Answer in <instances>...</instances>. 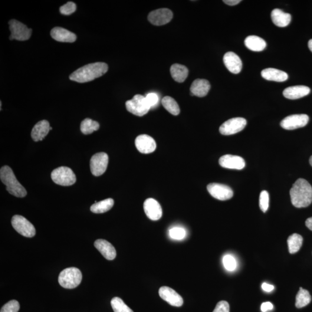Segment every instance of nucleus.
Returning a JSON list of instances; mask_svg holds the SVG:
<instances>
[{"label": "nucleus", "instance_id": "f257e3e1", "mask_svg": "<svg viewBox=\"0 0 312 312\" xmlns=\"http://www.w3.org/2000/svg\"><path fill=\"white\" fill-rule=\"evenodd\" d=\"M292 204L298 208H306L312 202V187L307 180L300 178L290 191Z\"/></svg>", "mask_w": 312, "mask_h": 312}, {"label": "nucleus", "instance_id": "f03ea898", "mask_svg": "<svg viewBox=\"0 0 312 312\" xmlns=\"http://www.w3.org/2000/svg\"><path fill=\"white\" fill-rule=\"evenodd\" d=\"M108 70V65L105 62H94L78 69L70 75V80L78 83H86L103 76Z\"/></svg>", "mask_w": 312, "mask_h": 312}, {"label": "nucleus", "instance_id": "7ed1b4c3", "mask_svg": "<svg viewBox=\"0 0 312 312\" xmlns=\"http://www.w3.org/2000/svg\"><path fill=\"white\" fill-rule=\"evenodd\" d=\"M0 179L11 195L19 198H24L27 195V191L25 187L19 182L12 170L9 166L2 167L0 170Z\"/></svg>", "mask_w": 312, "mask_h": 312}, {"label": "nucleus", "instance_id": "20e7f679", "mask_svg": "<svg viewBox=\"0 0 312 312\" xmlns=\"http://www.w3.org/2000/svg\"><path fill=\"white\" fill-rule=\"evenodd\" d=\"M82 274L77 268L71 267L64 269L58 277V283L65 288H76L81 283Z\"/></svg>", "mask_w": 312, "mask_h": 312}, {"label": "nucleus", "instance_id": "39448f33", "mask_svg": "<svg viewBox=\"0 0 312 312\" xmlns=\"http://www.w3.org/2000/svg\"><path fill=\"white\" fill-rule=\"evenodd\" d=\"M52 180L57 185L69 186L76 182L77 178L73 170L67 167H60L51 173Z\"/></svg>", "mask_w": 312, "mask_h": 312}, {"label": "nucleus", "instance_id": "423d86ee", "mask_svg": "<svg viewBox=\"0 0 312 312\" xmlns=\"http://www.w3.org/2000/svg\"><path fill=\"white\" fill-rule=\"evenodd\" d=\"M126 106L128 111L138 116H144L150 109L145 97L140 94H137L132 99L127 101Z\"/></svg>", "mask_w": 312, "mask_h": 312}, {"label": "nucleus", "instance_id": "0eeeda50", "mask_svg": "<svg viewBox=\"0 0 312 312\" xmlns=\"http://www.w3.org/2000/svg\"><path fill=\"white\" fill-rule=\"evenodd\" d=\"M9 29L11 32L10 40L16 39L18 41H26L31 37L32 29L28 28L27 26L23 24L16 20L13 19L8 23Z\"/></svg>", "mask_w": 312, "mask_h": 312}, {"label": "nucleus", "instance_id": "6e6552de", "mask_svg": "<svg viewBox=\"0 0 312 312\" xmlns=\"http://www.w3.org/2000/svg\"><path fill=\"white\" fill-rule=\"evenodd\" d=\"M11 223L15 230L26 237L31 238L35 235L34 226L24 216L21 215L13 216Z\"/></svg>", "mask_w": 312, "mask_h": 312}, {"label": "nucleus", "instance_id": "1a4fd4ad", "mask_svg": "<svg viewBox=\"0 0 312 312\" xmlns=\"http://www.w3.org/2000/svg\"><path fill=\"white\" fill-rule=\"evenodd\" d=\"M247 124L243 117H234L226 121L220 127L219 131L224 136H230L240 132L245 129Z\"/></svg>", "mask_w": 312, "mask_h": 312}, {"label": "nucleus", "instance_id": "9d476101", "mask_svg": "<svg viewBox=\"0 0 312 312\" xmlns=\"http://www.w3.org/2000/svg\"><path fill=\"white\" fill-rule=\"evenodd\" d=\"M109 157L106 153L101 152L94 154L90 160V170L96 176H101L106 171Z\"/></svg>", "mask_w": 312, "mask_h": 312}, {"label": "nucleus", "instance_id": "9b49d317", "mask_svg": "<svg viewBox=\"0 0 312 312\" xmlns=\"http://www.w3.org/2000/svg\"><path fill=\"white\" fill-rule=\"evenodd\" d=\"M207 190L213 197L221 201L231 199L234 195V192L230 187L223 184L210 183L207 186Z\"/></svg>", "mask_w": 312, "mask_h": 312}, {"label": "nucleus", "instance_id": "f8f14e48", "mask_svg": "<svg viewBox=\"0 0 312 312\" xmlns=\"http://www.w3.org/2000/svg\"><path fill=\"white\" fill-rule=\"evenodd\" d=\"M310 120V117L305 114H293L285 117L281 121V126L284 129L293 130L304 127Z\"/></svg>", "mask_w": 312, "mask_h": 312}, {"label": "nucleus", "instance_id": "ddd939ff", "mask_svg": "<svg viewBox=\"0 0 312 312\" xmlns=\"http://www.w3.org/2000/svg\"><path fill=\"white\" fill-rule=\"evenodd\" d=\"M172 18V11L167 8L155 10L151 12L148 15L149 21L155 26H163L169 24Z\"/></svg>", "mask_w": 312, "mask_h": 312}, {"label": "nucleus", "instance_id": "4468645a", "mask_svg": "<svg viewBox=\"0 0 312 312\" xmlns=\"http://www.w3.org/2000/svg\"><path fill=\"white\" fill-rule=\"evenodd\" d=\"M159 293L163 300L172 306L180 307L183 304L182 297L171 288L163 286L159 289Z\"/></svg>", "mask_w": 312, "mask_h": 312}, {"label": "nucleus", "instance_id": "2eb2a0df", "mask_svg": "<svg viewBox=\"0 0 312 312\" xmlns=\"http://www.w3.org/2000/svg\"><path fill=\"white\" fill-rule=\"evenodd\" d=\"M219 164L225 169L241 170L245 167V162L242 157L226 154L219 159Z\"/></svg>", "mask_w": 312, "mask_h": 312}, {"label": "nucleus", "instance_id": "dca6fc26", "mask_svg": "<svg viewBox=\"0 0 312 312\" xmlns=\"http://www.w3.org/2000/svg\"><path fill=\"white\" fill-rule=\"evenodd\" d=\"M137 149L139 152L143 154H149L154 152L156 149L155 141L147 135L143 134L138 136L135 141Z\"/></svg>", "mask_w": 312, "mask_h": 312}, {"label": "nucleus", "instance_id": "f3484780", "mask_svg": "<svg viewBox=\"0 0 312 312\" xmlns=\"http://www.w3.org/2000/svg\"><path fill=\"white\" fill-rule=\"evenodd\" d=\"M144 213L152 221H158L162 218L163 211L162 206L156 200L148 199L143 203Z\"/></svg>", "mask_w": 312, "mask_h": 312}, {"label": "nucleus", "instance_id": "a211bd4d", "mask_svg": "<svg viewBox=\"0 0 312 312\" xmlns=\"http://www.w3.org/2000/svg\"><path fill=\"white\" fill-rule=\"evenodd\" d=\"M223 61L226 68L232 73L237 74L241 71L242 62L240 57L234 52H229L226 53L223 57Z\"/></svg>", "mask_w": 312, "mask_h": 312}, {"label": "nucleus", "instance_id": "6ab92c4d", "mask_svg": "<svg viewBox=\"0 0 312 312\" xmlns=\"http://www.w3.org/2000/svg\"><path fill=\"white\" fill-rule=\"evenodd\" d=\"M94 246L108 260H113L116 256V251L113 245L104 239H97L94 242Z\"/></svg>", "mask_w": 312, "mask_h": 312}, {"label": "nucleus", "instance_id": "aec40b11", "mask_svg": "<svg viewBox=\"0 0 312 312\" xmlns=\"http://www.w3.org/2000/svg\"><path fill=\"white\" fill-rule=\"evenodd\" d=\"M52 130L47 120H41L36 124L31 131V137L35 142L41 141L47 136L49 131Z\"/></svg>", "mask_w": 312, "mask_h": 312}, {"label": "nucleus", "instance_id": "412c9836", "mask_svg": "<svg viewBox=\"0 0 312 312\" xmlns=\"http://www.w3.org/2000/svg\"><path fill=\"white\" fill-rule=\"evenodd\" d=\"M310 87L303 85L288 87L283 92L284 97L290 100H297L299 98L307 96L310 93Z\"/></svg>", "mask_w": 312, "mask_h": 312}, {"label": "nucleus", "instance_id": "4be33fe9", "mask_svg": "<svg viewBox=\"0 0 312 312\" xmlns=\"http://www.w3.org/2000/svg\"><path fill=\"white\" fill-rule=\"evenodd\" d=\"M51 37L55 40L62 42H74L76 41L77 35L73 32L62 28H55L51 32Z\"/></svg>", "mask_w": 312, "mask_h": 312}, {"label": "nucleus", "instance_id": "5701e85b", "mask_svg": "<svg viewBox=\"0 0 312 312\" xmlns=\"http://www.w3.org/2000/svg\"><path fill=\"white\" fill-rule=\"evenodd\" d=\"M210 88H211V85L208 81L197 79L193 82L190 87V91L192 96L203 97L206 96L208 93Z\"/></svg>", "mask_w": 312, "mask_h": 312}, {"label": "nucleus", "instance_id": "b1692460", "mask_svg": "<svg viewBox=\"0 0 312 312\" xmlns=\"http://www.w3.org/2000/svg\"><path fill=\"white\" fill-rule=\"evenodd\" d=\"M261 76L266 80L278 82L287 81L288 78L286 72L273 68H266L262 70Z\"/></svg>", "mask_w": 312, "mask_h": 312}, {"label": "nucleus", "instance_id": "393cba45", "mask_svg": "<svg viewBox=\"0 0 312 312\" xmlns=\"http://www.w3.org/2000/svg\"><path fill=\"white\" fill-rule=\"evenodd\" d=\"M271 18L276 26L284 28L290 24L291 16L282 11L281 9H275L271 12Z\"/></svg>", "mask_w": 312, "mask_h": 312}, {"label": "nucleus", "instance_id": "a878e982", "mask_svg": "<svg viewBox=\"0 0 312 312\" xmlns=\"http://www.w3.org/2000/svg\"><path fill=\"white\" fill-rule=\"evenodd\" d=\"M246 48L254 52H261L267 47L263 39L255 35H250L245 40Z\"/></svg>", "mask_w": 312, "mask_h": 312}, {"label": "nucleus", "instance_id": "bb28decb", "mask_svg": "<svg viewBox=\"0 0 312 312\" xmlns=\"http://www.w3.org/2000/svg\"><path fill=\"white\" fill-rule=\"evenodd\" d=\"M170 74L174 80L182 83L186 80L189 74L188 69L185 65L174 64L170 68Z\"/></svg>", "mask_w": 312, "mask_h": 312}, {"label": "nucleus", "instance_id": "cd10ccee", "mask_svg": "<svg viewBox=\"0 0 312 312\" xmlns=\"http://www.w3.org/2000/svg\"><path fill=\"white\" fill-rule=\"evenodd\" d=\"M113 199H107L92 205L90 207V210L92 212L94 213H103L109 211L113 208Z\"/></svg>", "mask_w": 312, "mask_h": 312}, {"label": "nucleus", "instance_id": "c85d7f7f", "mask_svg": "<svg viewBox=\"0 0 312 312\" xmlns=\"http://www.w3.org/2000/svg\"><path fill=\"white\" fill-rule=\"evenodd\" d=\"M303 238L298 234H292L287 239L288 251L291 254H294L300 251L303 245Z\"/></svg>", "mask_w": 312, "mask_h": 312}, {"label": "nucleus", "instance_id": "c756f323", "mask_svg": "<svg viewBox=\"0 0 312 312\" xmlns=\"http://www.w3.org/2000/svg\"><path fill=\"white\" fill-rule=\"evenodd\" d=\"M162 103L165 109L173 115L177 116L180 113L179 105L173 98L169 96L164 97Z\"/></svg>", "mask_w": 312, "mask_h": 312}, {"label": "nucleus", "instance_id": "7c9ffc66", "mask_svg": "<svg viewBox=\"0 0 312 312\" xmlns=\"http://www.w3.org/2000/svg\"><path fill=\"white\" fill-rule=\"evenodd\" d=\"M312 298L310 293L307 290L302 287L300 288V291L296 296V303L295 306L297 308H302L307 306L311 302Z\"/></svg>", "mask_w": 312, "mask_h": 312}, {"label": "nucleus", "instance_id": "2f4dec72", "mask_svg": "<svg viewBox=\"0 0 312 312\" xmlns=\"http://www.w3.org/2000/svg\"><path fill=\"white\" fill-rule=\"evenodd\" d=\"M99 128L100 124L97 121L88 119V118L82 121L81 124L82 133L85 135L93 133L94 131L99 129Z\"/></svg>", "mask_w": 312, "mask_h": 312}, {"label": "nucleus", "instance_id": "473e14b6", "mask_svg": "<svg viewBox=\"0 0 312 312\" xmlns=\"http://www.w3.org/2000/svg\"><path fill=\"white\" fill-rule=\"evenodd\" d=\"M111 304L114 312H134L124 301L119 297H114L111 300Z\"/></svg>", "mask_w": 312, "mask_h": 312}, {"label": "nucleus", "instance_id": "72a5a7b5", "mask_svg": "<svg viewBox=\"0 0 312 312\" xmlns=\"http://www.w3.org/2000/svg\"><path fill=\"white\" fill-rule=\"evenodd\" d=\"M223 265L228 271H234L236 268V259L231 255H226L223 259Z\"/></svg>", "mask_w": 312, "mask_h": 312}, {"label": "nucleus", "instance_id": "f704fd0d", "mask_svg": "<svg viewBox=\"0 0 312 312\" xmlns=\"http://www.w3.org/2000/svg\"><path fill=\"white\" fill-rule=\"evenodd\" d=\"M269 194L268 192L264 191L261 192L260 195H259V208H260L261 211L263 212H266L269 208Z\"/></svg>", "mask_w": 312, "mask_h": 312}, {"label": "nucleus", "instance_id": "c9c22d12", "mask_svg": "<svg viewBox=\"0 0 312 312\" xmlns=\"http://www.w3.org/2000/svg\"><path fill=\"white\" fill-rule=\"evenodd\" d=\"M170 237L176 240H181L185 238L186 231L185 229L180 227H174L170 229L169 232Z\"/></svg>", "mask_w": 312, "mask_h": 312}, {"label": "nucleus", "instance_id": "e433bc0d", "mask_svg": "<svg viewBox=\"0 0 312 312\" xmlns=\"http://www.w3.org/2000/svg\"><path fill=\"white\" fill-rule=\"evenodd\" d=\"M20 305L18 301L11 300L3 306L0 312H18Z\"/></svg>", "mask_w": 312, "mask_h": 312}, {"label": "nucleus", "instance_id": "4c0bfd02", "mask_svg": "<svg viewBox=\"0 0 312 312\" xmlns=\"http://www.w3.org/2000/svg\"><path fill=\"white\" fill-rule=\"evenodd\" d=\"M77 10V5L73 2H68L60 8V12L64 15H70Z\"/></svg>", "mask_w": 312, "mask_h": 312}, {"label": "nucleus", "instance_id": "58836bf2", "mask_svg": "<svg viewBox=\"0 0 312 312\" xmlns=\"http://www.w3.org/2000/svg\"><path fill=\"white\" fill-rule=\"evenodd\" d=\"M145 98L150 108L155 107L159 103V96H157L156 93H150L147 94Z\"/></svg>", "mask_w": 312, "mask_h": 312}, {"label": "nucleus", "instance_id": "ea45409f", "mask_svg": "<svg viewBox=\"0 0 312 312\" xmlns=\"http://www.w3.org/2000/svg\"><path fill=\"white\" fill-rule=\"evenodd\" d=\"M213 312H229V305L227 302L220 301Z\"/></svg>", "mask_w": 312, "mask_h": 312}, {"label": "nucleus", "instance_id": "a19ab883", "mask_svg": "<svg viewBox=\"0 0 312 312\" xmlns=\"http://www.w3.org/2000/svg\"><path fill=\"white\" fill-rule=\"evenodd\" d=\"M274 305L270 302H266L262 303L261 306V310L262 312H267L273 310Z\"/></svg>", "mask_w": 312, "mask_h": 312}, {"label": "nucleus", "instance_id": "79ce46f5", "mask_svg": "<svg viewBox=\"0 0 312 312\" xmlns=\"http://www.w3.org/2000/svg\"><path fill=\"white\" fill-rule=\"evenodd\" d=\"M262 290L266 292H271L274 290V286L273 285L269 284L267 283H264L262 284Z\"/></svg>", "mask_w": 312, "mask_h": 312}, {"label": "nucleus", "instance_id": "37998d69", "mask_svg": "<svg viewBox=\"0 0 312 312\" xmlns=\"http://www.w3.org/2000/svg\"><path fill=\"white\" fill-rule=\"evenodd\" d=\"M223 2L228 5L234 6L238 4L239 2H241V0H225Z\"/></svg>", "mask_w": 312, "mask_h": 312}, {"label": "nucleus", "instance_id": "c03bdc74", "mask_svg": "<svg viewBox=\"0 0 312 312\" xmlns=\"http://www.w3.org/2000/svg\"><path fill=\"white\" fill-rule=\"evenodd\" d=\"M305 225H306L309 229L312 231V217L307 220L306 222H305Z\"/></svg>", "mask_w": 312, "mask_h": 312}, {"label": "nucleus", "instance_id": "a18cd8bd", "mask_svg": "<svg viewBox=\"0 0 312 312\" xmlns=\"http://www.w3.org/2000/svg\"><path fill=\"white\" fill-rule=\"evenodd\" d=\"M308 47L312 52V39H310V41L308 42Z\"/></svg>", "mask_w": 312, "mask_h": 312}, {"label": "nucleus", "instance_id": "49530a36", "mask_svg": "<svg viewBox=\"0 0 312 312\" xmlns=\"http://www.w3.org/2000/svg\"><path fill=\"white\" fill-rule=\"evenodd\" d=\"M310 163L311 166L312 167V156L310 157Z\"/></svg>", "mask_w": 312, "mask_h": 312}, {"label": "nucleus", "instance_id": "de8ad7c7", "mask_svg": "<svg viewBox=\"0 0 312 312\" xmlns=\"http://www.w3.org/2000/svg\"><path fill=\"white\" fill-rule=\"evenodd\" d=\"M0 107H1V110H2L1 107H2V103L1 102V103H0Z\"/></svg>", "mask_w": 312, "mask_h": 312}]
</instances>
